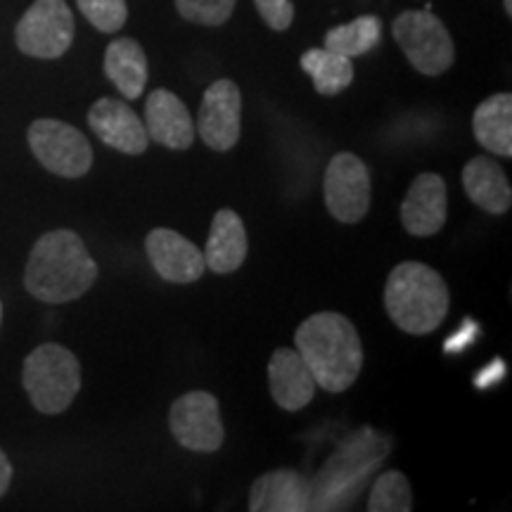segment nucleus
Returning <instances> with one entry per match:
<instances>
[{
  "instance_id": "nucleus-1",
  "label": "nucleus",
  "mask_w": 512,
  "mask_h": 512,
  "mask_svg": "<svg viewBox=\"0 0 512 512\" xmlns=\"http://www.w3.org/2000/svg\"><path fill=\"white\" fill-rule=\"evenodd\" d=\"M98 280V264L74 230H50L31 249L24 287L46 304H67L86 294Z\"/></svg>"
},
{
  "instance_id": "nucleus-2",
  "label": "nucleus",
  "mask_w": 512,
  "mask_h": 512,
  "mask_svg": "<svg viewBox=\"0 0 512 512\" xmlns=\"http://www.w3.org/2000/svg\"><path fill=\"white\" fill-rule=\"evenodd\" d=\"M294 349L302 354L320 389L339 394L358 380L363 370V344L347 316L320 311L294 332Z\"/></svg>"
},
{
  "instance_id": "nucleus-3",
  "label": "nucleus",
  "mask_w": 512,
  "mask_h": 512,
  "mask_svg": "<svg viewBox=\"0 0 512 512\" xmlns=\"http://www.w3.org/2000/svg\"><path fill=\"white\" fill-rule=\"evenodd\" d=\"M451 297L444 278L420 261H403L384 285V309L408 335H430L446 320Z\"/></svg>"
},
{
  "instance_id": "nucleus-4",
  "label": "nucleus",
  "mask_w": 512,
  "mask_h": 512,
  "mask_svg": "<svg viewBox=\"0 0 512 512\" xmlns=\"http://www.w3.org/2000/svg\"><path fill=\"white\" fill-rule=\"evenodd\" d=\"M387 451V441L375 437L370 430L358 432L349 444H342L311 484V510L344 508V501L361 491L366 477L387 456Z\"/></svg>"
},
{
  "instance_id": "nucleus-5",
  "label": "nucleus",
  "mask_w": 512,
  "mask_h": 512,
  "mask_svg": "<svg viewBox=\"0 0 512 512\" xmlns=\"http://www.w3.org/2000/svg\"><path fill=\"white\" fill-rule=\"evenodd\" d=\"M22 382L38 413L60 415L81 389V363L62 344H41L24 358Z\"/></svg>"
},
{
  "instance_id": "nucleus-6",
  "label": "nucleus",
  "mask_w": 512,
  "mask_h": 512,
  "mask_svg": "<svg viewBox=\"0 0 512 512\" xmlns=\"http://www.w3.org/2000/svg\"><path fill=\"white\" fill-rule=\"evenodd\" d=\"M394 38L408 62L425 76L448 72L456 60V46L446 24L430 10L401 12L392 24Z\"/></svg>"
},
{
  "instance_id": "nucleus-7",
  "label": "nucleus",
  "mask_w": 512,
  "mask_h": 512,
  "mask_svg": "<svg viewBox=\"0 0 512 512\" xmlns=\"http://www.w3.org/2000/svg\"><path fill=\"white\" fill-rule=\"evenodd\" d=\"M29 147L43 169L60 178H81L93 166V147L72 124L57 119H36L29 126Z\"/></svg>"
},
{
  "instance_id": "nucleus-8",
  "label": "nucleus",
  "mask_w": 512,
  "mask_h": 512,
  "mask_svg": "<svg viewBox=\"0 0 512 512\" xmlns=\"http://www.w3.org/2000/svg\"><path fill=\"white\" fill-rule=\"evenodd\" d=\"M74 15L64 0H36L17 22L15 41L24 55L57 60L74 43Z\"/></svg>"
},
{
  "instance_id": "nucleus-9",
  "label": "nucleus",
  "mask_w": 512,
  "mask_h": 512,
  "mask_svg": "<svg viewBox=\"0 0 512 512\" xmlns=\"http://www.w3.org/2000/svg\"><path fill=\"white\" fill-rule=\"evenodd\" d=\"M325 207L339 223H358L370 211V171L361 157L339 152L325 169Z\"/></svg>"
},
{
  "instance_id": "nucleus-10",
  "label": "nucleus",
  "mask_w": 512,
  "mask_h": 512,
  "mask_svg": "<svg viewBox=\"0 0 512 512\" xmlns=\"http://www.w3.org/2000/svg\"><path fill=\"white\" fill-rule=\"evenodd\" d=\"M169 427L178 444L195 453L219 451L226 437L219 399L202 389L178 396L169 411Z\"/></svg>"
},
{
  "instance_id": "nucleus-11",
  "label": "nucleus",
  "mask_w": 512,
  "mask_h": 512,
  "mask_svg": "<svg viewBox=\"0 0 512 512\" xmlns=\"http://www.w3.org/2000/svg\"><path fill=\"white\" fill-rule=\"evenodd\" d=\"M240 117H242V95L238 83L230 79L214 81L204 93L200 105V138L211 150L228 152L240 140Z\"/></svg>"
},
{
  "instance_id": "nucleus-12",
  "label": "nucleus",
  "mask_w": 512,
  "mask_h": 512,
  "mask_svg": "<svg viewBox=\"0 0 512 512\" xmlns=\"http://www.w3.org/2000/svg\"><path fill=\"white\" fill-rule=\"evenodd\" d=\"M145 249L152 268H155L157 275H162V280H169V283H197L204 271H207L200 247L192 245L188 238H183L176 230H150L145 240Z\"/></svg>"
},
{
  "instance_id": "nucleus-13",
  "label": "nucleus",
  "mask_w": 512,
  "mask_h": 512,
  "mask_svg": "<svg viewBox=\"0 0 512 512\" xmlns=\"http://www.w3.org/2000/svg\"><path fill=\"white\" fill-rule=\"evenodd\" d=\"M88 126L102 143L124 155H143L150 145L143 119L124 100L100 98L88 112Z\"/></svg>"
},
{
  "instance_id": "nucleus-14",
  "label": "nucleus",
  "mask_w": 512,
  "mask_h": 512,
  "mask_svg": "<svg viewBox=\"0 0 512 512\" xmlns=\"http://www.w3.org/2000/svg\"><path fill=\"white\" fill-rule=\"evenodd\" d=\"M446 183L439 174H420L401 204V226L415 238L437 235L446 223Z\"/></svg>"
},
{
  "instance_id": "nucleus-15",
  "label": "nucleus",
  "mask_w": 512,
  "mask_h": 512,
  "mask_svg": "<svg viewBox=\"0 0 512 512\" xmlns=\"http://www.w3.org/2000/svg\"><path fill=\"white\" fill-rule=\"evenodd\" d=\"M145 131L169 150H188L195 143V121L176 93L157 88L145 100Z\"/></svg>"
},
{
  "instance_id": "nucleus-16",
  "label": "nucleus",
  "mask_w": 512,
  "mask_h": 512,
  "mask_svg": "<svg viewBox=\"0 0 512 512\" xmlns=\"http://www.w3.org/2000/svg\"><path fill=\"white\" fill-rule=\"evenodd\" d=\"M268 384L273 401L287 413H297L309 406L318 387L302 354L285 347L275 349L268 361Z\"/></svg>"
},
{
  "instance_id": "nucleus-17",
  "label": "nucleus",
  "mask_w": 512,
  "mask_h": 512,
  "mask_svg": "<svg viewBox=\"0 0 512 512\" xmlns=\"http://www.w3.org/2000/svg\"><path fill=\"white\" fill-rule=\"evenodd\" d=\"M252 512L311 510V482L297 470H273L261 475L249 491Z\"/></svg>"
},
{
  "instance_id": "nucleus-18",
  "label": "nucleus",
  "mask_w": 512,
  "mask_h": 512,
  "mask_svg": "<svg viewBox=\"0 0 512 512\" xmlns=\"http://www.w3.org/2000/svg\"><path fill=\"white\" fill-rule=\"evenodd\" d=\"M247 230L233 209L216 211L204 249V264L216 275L235 273L247 259Z\"/></svg>"
},
{
  "instance_id": "nucleus-19",
  "label": "nucleus",
  "mask_w": 512,
  "mask_h": 512,
  "mask_svg": "<svg viewBox=\"0 0 512 512\" xmlns=\"http://www.w3.org/2000/svg\"><path fill=\"white\" fill-rule=\"evenodd\" d=\"M463 188L472 202L486 214H508L512 188L503 166L489 157H475L463 169Z\"/></svg>"
},
{
  "instance_id": "nucleus-20",
  "label": "nucleus",
  "mask_w": 512,
  "mask_h": 512,
  "mask_svg": "<svg viewBox=\"0 0 512 512\" xmlns=\"http://www.w3.org/2000/svg\"><path fill=\"white\" fill-rule=\"evenodd\" d=\"M105 76L126 100H138L147 83V57L133 38H117L105 50Z\"/></svg>"
},
{
  "instance_id": "nucleus-21",
  "label": "nucleus",
  "mask_w": 512,
  "mask_h": 512,
  "mask_svg": "<svg viewBox=\"0 0 512 512\" xmlns=\"http://www.w3.org/2000/svg\"><path fill=\"white\" fill-rule=\"evenodd\" d=\"M477 143L498 157H512V95L496 93L486 98L472 117Z\"/></svg>"
},
{
  "instance_id": "nucleus-22",
  "label": "nucleus",
  "mask_w": 512,
  "mask_h": 512,
  "mask_svg": "<svg viewBox=\"0 0 512 512\" xmlns=\"http://www.w3.org/2000/svg\"><path fill=\"white\" fill-rule=\"evenodd\" d=\"M302 69L311 76L313 86L320 95H339L347 91L354 81L351 57L332 53L328 48H311L302 55Z\"/></svg>"
},
{
  "instance_id": "nucleus-23",
  "label": "nucleus",
  "mask_w": 512,
  "mask_h": 512,
  "mask_svg": "<svg viewBox=\"0 0 512 512\" xmlns=\"http://www.w3.org/2000/svg\"><path fill=\"white\" fill-rule=\"evenodd\" d=\"M382 41V19L363 15L354 22L330 29L325 34V48L344 57H358L375 50Z\"/></svg>"
},
{
  "instance_id": "nucleus-24",
  "label": "nucleus",
  "mask_w": 512,
  "mask_h": 512,
  "mask_svg": "<svg viewBox=\"0 0 512 512\" xmlns=\"http://www.w3.org/2000/svg\"><path fill=\"white\" fill-rule=\"evenodd\" d=\"M413 508V494L411 484L403 472L389 470L382 472L375 479L373 489H370V512H411Z\"/></svg>"
},
{
  "instance_id": "nucleus-25",
  "label": "nucleus",
  "mask_w": 512,
  "mask_h": 512,
  "mask_svg": "<svg viewBox=\"0 0 512 512\" xmlns=\"http://www.w3.org/2000/svg\"><path fill=\"white\" fill-rule=\"evenodd\" d=\"M83 17L102 34H114L126 24V0H76Z\"/></svg>"
},
{
  "instance_id": "nucleus-26",
  "label": "nucleus",
  "mask_w": 512,
  "mask_h": 512,
  "mask_svg": "<svg viewBox=\"0 0 512 512\" xmlns=\"http://www.w3.org/2000/svg\"><path fill=\"white\" fill-rule=\"evenodd\" d=\"M238 0H176L178 15L204 27H221L233 15Z\"/></svg>"
},
{
  "instance_id": "nucleus-27",
  "label": "nucleus",
  "mask_w": 512,
  "mask_h": 512,
  "mask_svg": "<svg viewBox=\"0 0 512 512\" xmlns=\"http://www.w3.org/2000/svg\"><path fill=\"white\" fill-rule=\"evenodd\" d=\"M256 10L264 22L271 27L273 31H285L290 29L292 19H294V5L292 0H254Z\"/></svg>"
},
{
  "instance_id": "nucleus-28",
  "label": "nucleus",
  "mask_w": 512,
  "mask_h": 512,
  "mask_svg": "<svg viewBox=\"0 0 512 512\" xmlns=\"http://www.w3.org/2000/svg\"><path fill=\"white\" fill-rule=\"evenodd\" d=\"M10 482H12V465H10L8 456L0 451V496H5V491H8Z\"/></svg>"
},
{
  "instance_id": "nucleus-29",
  "label": "nucleus",
  "mask_w": 512,
  "mask_h": 512,
  "mask_svg": "<svg viewBox=\"0 0 512 512\" xmlns=\"http://www.w3.org/2000/svg\"><path fill=\"white\" fill-rule=\"evenodd\" d=\"M505 12H508V17L512 15V0H505Z\"/></svg>"
},
{
  "instance_id": "nucleus-30",
  "label": "nucleus",
  "mask_w": 512,
  "mask_h": 512,
  "mask_svg": "<svg viewBox=\"0 0 512 512\" xmlns=\"http://www.w3.org/2000/svg\"><path fill=\"white\" fill-rule=\"evenodd\" d=\"M0 323H3V304H0Z\"/></svg>"
}]
</instances>
